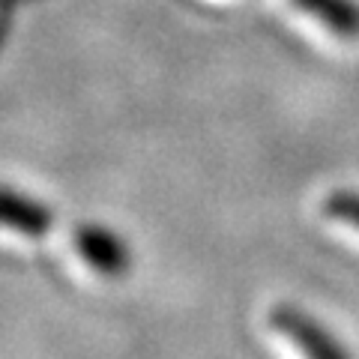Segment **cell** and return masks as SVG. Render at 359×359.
<instances>
[{"label": "cell", "instance_id": "6da1fadb", "mask_svg": "<svg viewBox=\"0 0 359 359\" xmlns=\"http://www.w3.org/2000/svg\"><path fill=\"white\" fill-rule=\"evenodd\" d=\"M269 327L278 335H285L306 359H351L347 347L299 306H285V302L276 306L269 311Z\"/></svg>", "mask_w": 359, "mask_h": 359}, {"label": "cell", "instance_id": "7a4b0ae2", "mask_svg": "<svg viewBox=\"0 0 359 359\" xmlns=\"http://www.w3.org/2000/svg\"><path fill=\"white\" fill-rule=\"evenodd\" d=\"M75 249L99 276L120 278V276H126L132 266V252H129L126 240L111 228H105V224H96V222L78 224Z\"/></svg>", "mask_w": 359, "mask_h": 359}, {"label": "cell", "instance_id": "3957f363", "mask_svg": "<svg viewBox=\"0 0 359 359\" xmlns=\"http://www.w3.org/2000/svg\"><path fill=\"white\" fill-rule=\"evenodd\" d=\"M0 228L25 237H45L54 228V210L13 186H0Z\"/></svg>", "mask_w": 359, "mask_h": 359}, {"label": "cell", "instance_id": "277c9868", "mask_svg": "<svg viewBox=\"0 0 359 359\" xmlns=\"http://www.w3.org/2000/svg\"><path fill=\"white\" fill-rule=\"evenodd\" d=\"M306 15L320 21L330 33L341 39L359 36V4L356 0H294Z\"/></svg>", "mask_w": 359, "mask_h": 359}, {"label": "cell", "instance_id": "5b68a950", "mask_svg": "<svg viewBox=\"0 0 359 359\" xmlns=\"http://www.w3.org/2000/svg\"><path fill=\"white\" fill-rule=\"evenodd\" d=\"M323 212H327L330 219L351 224V228L359 231V192H353V189L332 192L327 201H323Z\"/></svg>", "mask_w": 359, "mask_h": 359}]
</instances>
